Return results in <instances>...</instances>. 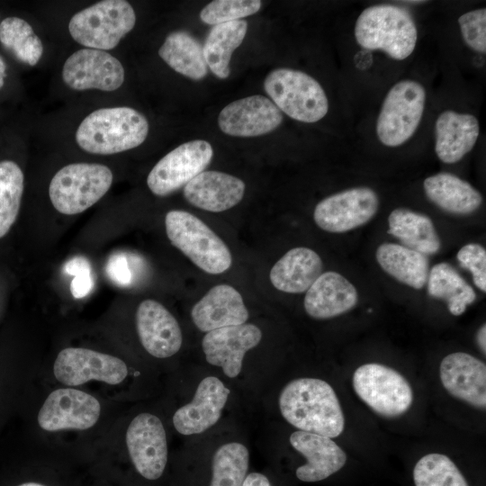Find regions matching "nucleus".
<instances>
[{
    "label": "nucleus",
    "instance_id": "1",
    "mask_svg": "<svg viewBox=\"0 0 486 486\" xmlns=\"http://www.w3.org/2000/svg\"><path fill=\"white\" fill-rule=\"evenodd\" d=\"M279 409L284 418L302 431L329 438L344 431L345 418L338 396L323 380L291 381L280 393Z\"/></svg>",
    "mask_w": 486,
    "mask_h": 486
},
{
    "label": "nucleus",
    "instance_id": "2",
    "mask_svg": "<svg viewBox=\"0 0 486 486\" xmlns=\"http://www.w3.org/2000/svg\"><path fill=\"white\" fill-rule=\"evenodd\" d=\"M148 131V122L140 112L129 106L104 107L81 121L75 140L87 153L113 155L139 147Z\"/></svg>",
    "mask_w": 486,
    "mask_h": 486
},
{
    "label": "nucleus",
    "instance_id": "3",
    "mask_svg": "<svg viewBox=\"0 0 486 486\" xmlns=\"http://www.w3.org/2000/svg\"><path fill=\"white\" fill-rule=\"evenodd\" d=\"M355 38L364 49L381 50L403 60L414 51L418 30L410 14L394 4H375L364 9L355 25Z\"/></svg>",
    "mask_w": 486,
    "mask_h": 486
},
{
    "label": "nucleus",
    "instance_id": "4",
    "mask_svg": "<svg viewBox=\"0 0 486 486\" xmlns=\"http://www.w3.org/2000/svg\"><path fill=\"white\" fill-rule=\"evenodd\" d=\"M165 226L171 244L202 271L218 274L230 267L232 257L229 248L196 216L173 210L166 213Z\"/></svg>",
    "mask_w": 486,
    "mask_h": 486
},
{
    "label": "nucleus",
    "instance_id": "5",
    "mask_svg": "<svg viewBox=\"0 0 486 486\" xmlns=\"http://www.w3.org/2000/svg\"><path fill=\"white\" fill-rule=\"evenodd\" d=\"M136 14L125 0H103L76 13L68 22L72 39L85 48L114 49L135 26Z\"/></svg>",
    "mask_w": 486,
    "mask_h": 486
},
{
    "label": "nucleus",
    "instance_id": "6",
    "mask_svg": "<svg viewBox=\"0 0 486 486\" xmlns=\"http://www.w3.org/2000/svg\"><path fill=\"white\" fill-rule=\"evenodd\" d=\"M112 181V172L105 165L86 162L68 164L51 178L49 197L58 212L78 214L103 198Z\"/></svg>",
    "mask_w": 486,
    "mask_h": 486
},
{
    "label": "nucleus",
    "instance_id": "7",
    "mask_svg": "<svg viewBox=\"0 0 486 486\" xmlns=\"http://www.w3.org/2000/svg\"><path fill=\"white\" fill-rule=\"evenodd\" d=\"M264 88L278 109L295 121L313 123L328 113V100L324 89L302 71L275 68L266 76Z\"/></svg>",
    "mask_w": 486,
    "mask_h": 486
},
{
    "label": "nucleus",
    "instance_id": "8",
    "mask_svg": "<svg viewBox=\"0 0 486 486\" xmlns=\"http://www.w3.org/2000/svg\"><path fill=\"white\" fill-rule=\"evenodd\" d=\"M426 90L417 81L396 83L387 93L376 122V134L384 146L398 147L417 130L425 110Z\"/></svg>",
    "mask_w": 486,
    "mask_h": 486
},
{
    "label": "nucleus",
    "instance_id": "9",
    "mask_svg": "<svg viewBox=\"0 0 486 486\" xmlns=\"http://www.w3.org/2000/svg\"><path fill=\"white\" fill-rule=\"evenodd\" d=\"M353 387L371 410L385 418L399 417L412 404L409 382L396 370L381 364L359 366L353 374Z\"/></svg>",
    "mask_w": 486,
    "mask_h": 486
},
{
    "label": "nucleus",
    "instance_id": "10",
    "mask_svg": "<svg viewBox=\"0 0 486 486\" xmlns=\"http://www.w3.org/2000/svg\"><path fill=\"white\" fill-rule=\"evenodd\" d=\"M212 156V147L206 140L184 142L157 162L148 175V187L157 196L169 195L204 171Z\"/></svg>",
    "mask_w": 486,
    "mask_h": 486
},
{
    "label": "nucleus",
    "instance_id": "11",
    "mask_svg": "<svg viewBox=\"0 0 486 486\" xmlns=\"http://www.w3.org/2000/svg\"><path fill=\"white\" fill-rule=\"evenodd\" d=\"M53 374L60 383L69 387L92 380L115 385L127 377L128 368L114 356L85 347H67L58 354Z\"/></svg>",
    "mask_w": 486,
    "mask_h": 486
},
{
    "label": "nucleus",
    "instance_id": "12",
    "mask_svg": "<svg viewBox=\"0 0 486 486\" xmlns=\"http://www.w3.org/2000/svg\"><path fill=\"white\" fill-rule=\"evenodd\" d=\"M61 76L73 90L112 92L124 83L125 71L121 61L108 51L82 48L66 59Z\"/></svg>",
    "mask_w": 486,
    "mask_h": 486
},
{
    "label": "nucleus",
    "instance_id": "13",
    "mask_svg": "<svg viewBox=\"0 0 486 486\" xmlns=\"http://www.w3.org/2000/svg\"><path fill=\"white\" fill-rule=\"evenodd\" d=\"M379 198L366 186L354 187L321 200L313 218L323 230L343 233L367 223L377 212Z\"/></svg>",
    "mask_w": 486,
    "mask_h": 486
},
{
    "label": "nucleus",
    "instance_id": "14",
    "mask_svg": "<svg viewBox=\"0 0 486 486\" xmlns=\"http://www.w3.org/2000/svg\"><path fill=\"white\" fill-rule=\"evenodd\" d=\"M101 404L93 395L75 388H59L49 394L38 413L45 431L86 430L96 424Z\"/></svg>",
    "mask_w": 486,
    "mask_h": 486
},
{
    "label": "nucleus",
    "instance_id": "15",
    "mask_svg": "<svg viewBox=\"0 0 486 486\" xmlns=\"http://www.w3.org/2000/svg\"><path fill=\"white\" fill-rule=\"evenodd\" d=\"M126 446L137 472L148 480H157L167 462V442L164 426L155 415H137L126 431Z\"/></svg>",
    "mask_w": 486,
    "mask_h": 486
},
{
    "label": "nucleus",
    "instance_id": "16",
    "mask_svg": "<svg viewBox=\"0 0 486 486\" xmlns=\"http://www.w3.org/2000/svg\"><path fill=\"white\" fill-rule=\"evenodd\" d=\"M282 112L267 97L247 96L227 104L220 112L218 125L225 134L234 137H256L280 126Z\"/></svg>",
    "mask_w": 486,
    "mask_h": 486
},
{
    "label": "nucleus",
    "instance_id": "17",
    "mask_svg": "<svg viewBox=\"0 0 486 486\" xmlns=\"http://www.w3.org/2000/svg\"><path fill=\"white\" fill-rule=\"evenodd\" d=\"M262 332L254 324H240L207 332L202 341L206 361L222 368L225 375L238 376L245 354L257 346Z\"/></svg>",
    "mask_w": 486,
    "mask_h": 486
},
{
    "label": "nucleus",
    "instance_id": "18",
    "mask_svg": "<svg viewBox=\"0 0 486 486\" xmlns=\"http://www.w3.org/2000/svg\"><path fill=\"white\" fill-rule=\"evenodd\" d=\"M136 328L145 350L157 358L176 354L183 342L180 326L168 310L154 300L141 302L136 311Z\"/></svg>",
    "mask_w": 486,
    "mask_h": 486
},
{
    "label": "nucleus",
    "instance_id": "19",
    "mask_svg": "<svg viewBox=\"0 0 486 486\" xmlns=\"http://www.w3.org/2000/svg\"><path fill=\"white\" fill-rule=\"evenodd\" d=\"M230 390L217 377L202 379L189 403L179 408L173 416L176 431L189 436L200 434L215 425L226 405Z\"/></svg>",
    "mask_w": 486,
    "mask_h": 486
},
{
    "label": "nucleus",
    "instance_id": "20",
    "mask_svg": "<svg viewBox=\"0 0 486 486\" xmlns=\"http://www.w3.org/2000/svg\"><path fill=\"white\" fill-rule=\"evenodd\" d=\"M439 374L449 394L485 410L486 365L483 362L467 353H452L442 360Z\"/></svg>",
    "mask_w": 486,
    "mask_h": 486
},
{
    "label": "nucleus",
    "instance_id": "21",
    "mask_svg": "<svg viewBox=\"0 0 486 486\" xmlns=\"http://www.w3.org/2000/svg\"><path fill=\"white\" fill-rule=\"evenodd\" d=\"M290 444L307 460L296 470V477L302 482L325 480L346 464V453L328 436L300 430L290 436Z\"/></svg>",
    "mask_w": 486,
    "mask_h": 486
},
{
    "label": "nucleus",
    "instance_id": "22",
    "mask_svg": "<svg viewBox=\"0 0 486 486\" xmlns=\"http://www.w3.org/2000/svg\"><path fill=\"white\" fill-rule=\"evenodd\" d=\"M194 325L203 332L244 324L248 311L241 294L230 284L211 288L191 310Z\"/></svg>",
    "mask_w": 486,
    "mask_h": 486
},
{
    "label": "nucleus",
    "instance_id": "23",
    "mask_svg": "<svg viewBox=\"0 0 486 486\" xmlns=\"http://www.w3.org/2000/svg\"><path fill=\"white\" fill-rule=\"evenodd\" d=\"M245 183L220 171H202L184 187V196L192 205L212 212L227 211L243 198Z\"/></svg>",
    "mask_w": 486,
    "mask_h": 486
},
{
    "label": "nucleus",
    "instance_id": "24",
    "mask_svg": "<svg viewBox=\"0 0 486 486\" xmlns=\"http://www.w3.org/2000/svg\"><path fill=\"white\" fill-rule=\"evenodd\" d=\"M357 302L356 287L342 274L328 271L322 273L307 290L303 305L310 317L326 320L347 312Z\"/></svg>",
    "mask_w": 486,
    "mask_h": 486
},
{
    "label": "nucleus",
    "instance_id": "25",
    "mask_svg": "<svg viewBox=\"0 0 486 486\" xmlns=\"http://www.w3.org/2000/svg\"><path fill=\"white\" fill-rule=\"evenodd\" d=\"M480 134L475 116L446 110L439 114L435 124V151L444 163L460 161L474 147Z\"/></svg>",
    "mask_w": 486,
    "mask_h": 486
},
{
    "label": "nucleus",
    "instance_id": "26",
    "mask_svg": "<svg viewBox=\"0 0 486 486\" xmlns=\"http://www.w3.org/2000/svg\"><path fill=\"white\" fill-rule=\"evenodd\" d=\"M320 256L308 248H294L286 252L272 267L270 281L277 290L288 293L307 292L322 274Z\"/></svg>",
    "mask_w": 486,
    "mask_h": 486
},
{
    "label": "nucleus",
    "instance_id": "27",
    "mask_svg": "<svg viewBox=\"0 0 486 486\" xmlns=\"http://www.w3.org/2000/svg\"><path fill=\"white\" fill-rule=\"evenodd\" d=\"M423 188L431 202L453 214H471L482 202V196L478 190L451 173L442 172L427 177Z\"/></svg>",
    "mask_w": 486,
    "mask_h": 486
},
{
    "label": "nucleus",
    "instance_id": "28",
    "mask_svg": "<svg viewBox=\"0 0 486 486\" xmlns=\"http://www.w3.org/2000/svg\"><path fill=\"white\" fill-rule=\"evenodd\" d=\"M388 234L403 246L426 256L437 253L441 241L430 218L406 208L394 209L388 217Z\"/></svg>",
    "mask_w": 486,
    "mask_h": 486
},
{
    "label": "nucleus",
    "instance_id": "29",
    "mask_svg": "<svg viewBox=\"0 0 486 486\" xmlns=\"http://www.w3.org/2000/svg\"><path fill=\"white\" fill-rule=\"evenodd\" d=\"M379 266L399 282L421 289L428 276V258L426 255L403 245L382 243L375 252Z\"/></svg>",
    "mask_w": 486,
    "mask_h": 486
},
{
    "label": "nucleus",
    "instance_id": "30",
    "mask_svg": "<svg viewBox=\"0 0 486 486\" xmlns=\"http://www.w3.org/2000/svg\"><path fill=\"white\" fill-rule=\"evenodd\" d=\"M158 55L176 72L193 80H201L208 73L202 46L188 32L175 31L165 39Z\"/></svg>",
    "mask_w": 486,
    "mask_h": 486
},
{
    "label": "nucleus",
    "instance_id": "31",
    "mask_svg": "<svg viewBox=\"0 0 486 486\" xmlns=\"http://www.w3.org/2000/svg\"><path fill=\"white\" fill-rule=\"evenodd\" d=\"M248 31L246 20L232 21L212 27L202 46L208 68L219 78L230 74V61L233 51L242 43Z\"/></svg>",
    "mask_w": 486,
    "mask_h": 486
},
{
    "label": "nucleus",
    "instance_id": "32",
    "mask_svg": "<svg viewBox=\"0 0 486 486\" xmlns=\"http://www.w3.org/2000/svg\"><path fill=\"white\" fill-rule=\"evenodd\" d=\"M427 282L428 294L446 301L454 316L462 315L476 299L473 288L447 263L435 265L428 272Z\"/></svg>",
    "mask_w": 486,
    "mask_h": 486
},
{
    "label": "nucleus",
    "instance_id": "33",
    "mask_svg": "<svg viewBox=\"0 0 486 486\" xmlns=\"http://www.w3.org/2000/svg\"><path fill=\"white\" fill-rule=\"evenodd\" d=\"M0 43L21 62L33 67L43 54V44L32 25L22 18L10 16L0 22Z\"/></svg>",
    "mask_w": 486,
    "mask_h": 486
},
{
    "label": "nucleus",
    "instance_id": "34",
    "mask_svg": "<svg viewBox=\"0 0 486 486\" xmlns=\"http://www.w3.org/2000/svg\"><path fill=\"white\" fill-rule=\"evenodd\" d=\"M24 189V176L12 160L0 161V238L4 237L18 216Z\"/></svg>",
    "mask_w": 486,
    "mask_h": 486
},
{
    "label": "nucleus",
    "instance_id": "35",
    "mask_svg": "<svg viewBox=\"0 0 486 486\" xmlns=\"http://www.w3.org/2000/svg\"><path fill=\"white\" fill-rule=\"evenodd\" d=\"M249 463L248 448L238 442L220 446L212 457L210 486H242Z\"/></svg>",
    "mask_w": 486,
    "mask_h": 486
},
{
    "label": "nucleus",
    "instance_id": "36",
    "mask_svg": "<svg viewBox=\"0 0 486 486\" xmlns=\"http://www.w3.org/2000/svg\"><path fill=\"white\" fill-rule=\"evenodd\" d=\"M413 480L415 486H468L454 462L437 453L426 454L417 462Z\"/></svg>",
    "mask_w": 486,
    "mask_h": 486
},
{
    "label": "nucleus",
    "instance_id": "37",
    "mask_svg": "<svg viewBox=\"0 0 486 486\" xmlns=\"http://www.w3.org/2000/svg\"><path fill=\"white\" fill-rule=\"evenodd\" d=\"M261 4L259 0H215L202 9L200 19L210 25L238 21L257 13Z\"/></svg>",
    "mask_w": 486,
    "mask_h": 486
},
{
    "label": "nucleus",
    "instance_id": "38",
    "mask_svg": "<svg viewBox=\"0 0 486 486\" xmlns=\"http://www.w3.org/2000/svg\"><path fill=\"white\" fill-rule=\"evenodd\" d=\"M462 37L468 47L486 52V9L480 8L462 14L458 18Z\"/></svg>",
    "mask_w": 486,
    "mask_h": 486
},
{
    "label": "nucleus",
    "instance_id": "39",
    "mask_svg": "<svg viewBox=\"0 0 486 486\" xmlns=\"http://www.w3.org/2000/svg\"><path fill=\"white\" fill-rule=\"evenodd\" d=\"M456 258L460 266L469 270L477 288L486 292V250L480 244L469 243L457 252Z\"/></svg>",
    "mask_w": 486,
    "mask_h": 486
},
{
    "label": "nucleus",
    "instance_id": "40",
    "mask_svg": "<svg viewBox=\"0 0 486 486\" xmlns=\"http://www.w3.org/2000/svg\"><path fill=\"white\" fill-rule=\"evenodd\" d=\"M106 272L109 277L117 284L126 285L130 284L131 274L125 256L116 255L110 258Z\"/></svg>",
    "mask_w": 486,
    "mask_h": 486
},
{
    "label": "nucleus",
    "instance_id": "41",
    "mask_svg": "<svg viewBox=\"0 0 486 486\" xmlns=\"http://www.w3.org/2000/svg\"><path fill=\"white\" fill-rule=\"evenodd\" d=\"M94 285L91 273L76 275L70 284V292L75 298H83L92 290Z\"/></svg>",
    "mask_w": 486,
    "mask_h": 486
},
{
    "label": "nucleus",
    "instance_id": "42",
    "mask_svg": "<svg viewBox=\"0 0 486 486\" xmlns=\"http://www.w3.org/2000/svg\"><path fill=\"white\" fill-rule=\"evenodd\" d=\"M65 271L71 275L91 273L89 262L81 256H76L69 260L65 266Z\"/></svg>",
    "mask_w": 486,
    "mask_h": 486
},
{
    "label": "nucleus",
    "instance_id": "43",
    "mask_svg": "<svg viewBox=\"0 0 486 486\" xmlns=\"http://www.w3.org/2000/svg\"><path fill=\"white\" fill-rule=\"evenodd\" d=\"M242 486H272L267 477L259 472H252L246 476Z\"/></svg>",
    "mask_w": 486,
    "mask_h": 486
},
{
    "label": "nucleus",
    "instance_id": "44",
    "mask_svg": "<svg viewBox=\"0 0 486 486\" xmlns=\"http://www.w3.org/2000/svg\"><path fill=\"white\" fill-rule=\"evenodd\" d=\"M476 340H477V344L480 349L482 350L483 355H485L486 353V325L485 324H483L478 330L476 334Z\"/></svg>",
    "mask_w": 486,
    "mask_h": 486
},
{
    "label": "nucleus",
    "instance_id": "45",
    "mask_svg": "<svg viewBox=\"0 0 486 486\" xmlns=\"http://www.w3.org/2000/svg\"><path fill=\"white\" fill-rule=\"evenodd\" d=\"M6 63L4 59L0 56V89L4 85V79L6 77Z\"/></svg>",
    "mask_w": 486,
    "mask_h": 486
},
{
    "label": "nucleus",
    "instance_id": "46",
    "mask_svg": "<svg viewBox=\"0 0 486 486\" xmlns=\"http://www.w3.org/2000/svg\"><path fill=\"white\" fill-rule=\"evenodd\" d=\"M18 486H45L41 483H39V482H24V483H22Z\"/></svg>",
    "mask_w": 486,
    "mask_h": 486
},
{
    "label": "nucleus",
    "instance_id": "47",
    "mask_svg": "<svg viewBox=\"0 0 486 486\" xmlns=\"http://www.w3.org/2000/svg\"><path fill=\"white\" fill-rule=\"evenodd\" d=\"M403 3H409V4H423L426 3L425 1H404Z\"/></svg>",
    "mask_w": 486,
    "mask_h": 486
}]
</instances>
